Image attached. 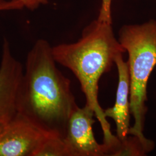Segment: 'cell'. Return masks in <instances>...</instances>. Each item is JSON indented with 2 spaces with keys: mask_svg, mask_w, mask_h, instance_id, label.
<instances>
[{
  "mask_svg": "<svg viewBox=\"0 0 156 156\" xmlns=\"http://www.w3.org/2000/svg\"><path fill=\"white\" fill-rule=\"evenodd\" d=\"M52 47L39 39L30 50L18 97V112L37 126L64 138L78 107L71 81L56 66Z\"/></svg>",
  "mask_w": 156,
  "mask_h": 156,
  "instance_id": "obj_1",
  "label": "cell"
},
{
  "mask_svg": "<svg viewBox=\"0 0 156 156\" xmlns=\"http://www.w3.org/2000/svg\"><path fill=\"white\" fill-rule=\"evenodd\" d=\"M56 62L70 69L80 84L86 105L94 112L102 130L103 144L115 140L98 101L101 77L111 71L119 55L126 52L115 36L112 23L98 19L84 28L80 38L73 44L52 47Z\"/></svg>",
  "mask_w": 156,
  "mask_h": 156,
  "instance_id": "obj_2",
  "label": "cell"
},
{
  "mask_svg": "<svg viewBox=\"0 0 156 156\" xmlns=\"http://www.w3.org/2000/svg\"><path fill=\"white\" fill-rule=\"evenodd\" d=\"M118 40L128 55L129 109L134 120L128 135L146 139L144 130L147 112V86L156 66V20L123 26L120 29Z\"/></svg>",
  "mask_w": 156,
  "mask_h": 156,
  "instance_id": "obj_3",
  "label": "cell"
},
{
  "mask_svg": "<svg viewBox=\"0 0 156 156\" xmlns=\"http://www.w3.org/2000/svg\"><path fill=\"white\" fill-rule=\"evenodd\" d=\"M50 135L18 113L0 132V156H33Z\"/></svg>",
  "mask_w": 156,
  "mask_h": 156,
  "instance_id": "obj_4",
  "label": "cell"
},
{
  "mask_svg": "<svg viewBox=\"0 0 156 156\" xmlns=\"http://www.w3.org/2000/svg\"><path fill=\"white\" fill-rule=\"evenodd\" d=\"M24 69L4 39L0 64V127L4 129L18 112V97Z\"/></svg>",
  "mask_w": 156,
  "mask_h": 156,
  "instance_id": "obj_5",
  "label": "cell"
},
{
  "mask_svg": "<svg viewBox=\"0 0 156 156\" xmlns=\"http://www.w3.org/2000/svg\"><path fill=\"white\" fill-rule=\"evenodd\" d=\"M94 117V112L86 104L78 106L71 114L64 137L71 156H106L105 146L95 138Z\"/></svg>",
  "mask_w": 156,
  "mask_h": 156,
  "instance_id": "obj_6",
  "label": "cell"
},
{
  "mask_svg": "<svg viewBox=\"0 0 156 156\" xmlns=\"http://www.w3.org/2000/svg\"><path fill=\"white\" fill-rule=\"evenodd\" d=\"M123 54H120L115 59L118 71L119 82L116 101L114 106L104 110L106 118L112 119L116 124V135L119 140L127 137L130 128L129 93L130 80L128 62L123 59Z\"/></svg>",
  "mask_w": 156,
  "mask_h": 156,
  "instance_id": "obj_7",
  "label": "cell"
},
{
  "mask_svg": "<svg viewBox=\"0 0 156 156\" xmlns=\"http://www.w3.org/2000/svg\"><path fill=\"white\" fill-rule=\"evenodd\" d=\"M154 143L147 138L128 135L123 140H115L106 147V156H144L153 151Z\"/></svg>",
  "mask_w": 156,
  "mask_h": 156,
  "instance_id": "obj_8",
  "label": "cell"
},
{
  "mask_svg": "<svg viewBox=\"0 0 156 156\" xmlns=\"http://www.w3.org/2000/svg\"><path fill=\"white\" fill-rule=\"evenodd\" d=\"M33 156H71L64 138L50 135L39 145Z\"/></svg>",
  "mask_w": 156,
  "mask_h": 156,
  "instance_id": "obj_9",
  "label": "cell"
},
{
  "mask_svg": "<svg viewBox=\"0 0 156 156\" xmlns=\"http://www.w3.org/2000/svg\"><path fill=\"white\" fill-rule=\"evenodd\" d=\"M113 0H102L101 6L98 19L106 22L112 23L111 5Z\"/></svg>",
  "mask_w": 156,
  "mask_h": 156,
  "instance_id": "obj_10",
  "label": "cell"
},
{
  "mask_svg": "<svg viewBox=\"0 0 156 156\" xmlns=\"http://www.w3.org/2000/svg\"><path fill=\"white\" fill-rule=\"evenodd\" d=\"M24 8L22 0H0V11L21 10Z\"/></svg>",
  "mask_w": 156,
  "mask_h": 156,
  "instance_id": "obj_11",
  "label": "cell"
},
{
  "mask_svg": "<svg viewBox=\"0 0 156 156\" xmlns=\"http://www.w3.org/2000/svg\"><path fill=\"white\" fill-rule=\"evenodd\" d=\"M24 8L30 11H34L42 5H46L48 3V0H22Z\"/></svg>",
  "mask_w": 156,
  "mask_h": 156,
  "instance_id": "obj_12",
  "label": "cell"
},
{
  "mask_svg": "<svg viewBox=\"0 0 156 156\" xmlns=\"http://www.w3.org/2000/svg\"><path fill=\"white\" fill-rule=\"evenodd\" d=\"M2 129H2V128H1V127H0V132H1V131Z\"/></svg>",
  "mask_w": 156,
  "mask_h": 156,
  "instance_id": "obj_13",
  "label": "cell"
}]
</instances>
